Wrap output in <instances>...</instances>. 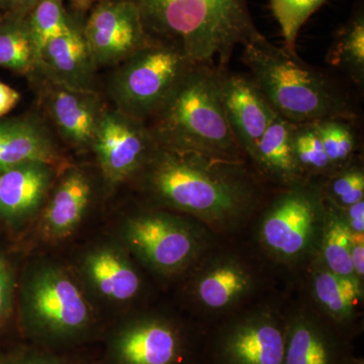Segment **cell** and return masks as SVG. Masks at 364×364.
Listing matches in <instances>:
<instances>
[{
  "label": "cell",
  "instance_id": "cell-30",
  "mask_svg": "<svg viewBox=\"0 0 364 364\" xmlns=\"http://www.w3.org/2000/svg\"><path fill=\"white\" fill-rule=\"evenodd\" d=\"M293 146L301 174L304 172L324 173L333 170L315 124H294Z\"/></svg>",
  "mask_w": 364,
  "mask_h": 364
},
{
  "label": "cell",
  "instance_id": "cell-19",
  "mask_svg": "<svg viewBox=\"0 0 364 364\" xmlns=\"http://www.w3.org/2000/svg\"><path fill=\"white\" fill-rule=\"evenodd\" d=\"M85 272L93 289L111 301H130L140 291L138 272L124 254L114 248L102 247L88 254Z\"/></svg>",
  "mask_w": 364,
  "mask_h": 364
},
{
  "label": "cell",
  "instance_id": "cell-15",
  "mask_svg": "<svg viewBox=\"0 0 364 364\" xmlns=\"http://www.w3.org/2000/svg\"><path fill=\"white\" fill-rule=\"evenodd\" d=\"M286 335L270 318H249L227 335L228 364H284Z\"/></svg>",
  "mask_w": 364,
  "mask_h": 364
},
{
  "label": "cell",
  "instance_id": "cell-1",
  "mask_svg": "<svg viewBox=\"0 0 364 364\" xmlns=\"http://www.w3.org/2000/svg\"><path fill=\"white\" fill-rule=\"evenodd\" d=\"M152 40L173 46L196 65L225 70L237 46L260 35L248 0H128Z\"/></svg>",
  "mask_w": 364,
  "mask_h": 364
},
{
  "label": "cell",
  "instance_id": "cell-2",
  "mask_svg": "<svg viewBox=\"0 0 364 364\" xmlns=\"http://www.w3.org/2000/svg\"><path fill=\"white\" fill-rule=\"evenodd\" d=\"M241 164L157 147L143 170L158 200L218 224L238 218L255 202V188Z\"/></svg>",
  "mask_w": 364,
  "mask_h": 364
},
{
  "label": "cell",
  "instance_id": "cell-6",
  "mask_svg": "<svg viewBox=\"0 0 364 364\" xmlns=\"http://www.w3.org/2000/svg\"><path fill=\"white\" fill-rule=\"evenodd\" d=\"M193 65L173 46L152 40L117 65L107 90L117 111L138 121L152 119Z\"/></svg>",
  "mask_w": 364,
  "mask_h": 364
},
{
  "label": "cell",
  "instance_id": "cell-16",
  "mask_svg": "<svg viewBox=\"0 0 364 364\" xmlns=\"http://www.w3.org/2000/svg\"><path fill=\"white\" fill-rule=\"evenodd\" d=\"M28 162H59L49 131L35 117L0 122V174Z\"/></svg>",
  "mask_w": 364,
  "mask_h": 364
},
{
  "label": "cell",
  "instance_id": "cell-29",
  "mask_svg": "<svg viewBox=\"0 0 364 364\" xmlns=\"http://www.w3.org/2000/svg\"><path fill=\"white\" fill-rule=\"evenodd\" d=\"M326 0H270V9L279 23L284 49L296 54L299 31Z\"/></svg>",
  "mask_w": 364,
  "mask_h": 364
},
{
  "label": "cell",
  "instance_id": "cell-27",
  "mask_svg": "<svg viewBox=\"0 0 364 364\" xmlns=\"http://www.w3.org/2000/svg\"><path fill=\"white\" fill-rule=\"evenodd\" d=\"M350 235L344 218L331 213L323 236V256L330 272L358 279L352 267Z\"/></svg>",
  "mask_w": 364,
  "mask_h": 364
},
{
  "label": "cell",
  "instance_id": "cell-28",
  "mask_svg": "<svg viewBox=\"0 0 364 364\" xmlns=\"http://www.w3.org/2000/svg\"><path fill=\"white\" fill-rule=\"evenodd\" d=\"M314 124L333 170L346 166L358 147L352 122L344 119H325Z\"/></svg>",
  "mask_w": 364,
  "mask_h": 364
},
{
  "label": "cell",
  "instance_id": "cell-21",
  "mask_svg": "<svg viewBox=\"0 0 364 364\" xmlns=\"http://www.w3.org/2000/svg\"><path fill=\"white\" fill-rule=\"evenodd\" d=\"M39 55L26 16L0 14V66L35 75Z\"/></svg>",
  "mask_w": 364,
  "mask_h": 364
},
{
  "label": "cell",
  "instance_id": "cell-13",
  "mask_svg": "<svg viewBox=\"0 0 364 364\" xmlns=\"http://www.w3.org/2000/svg\"><path fill=\"white\" fill-rule=\"evenodd\" d=\"M42 97L60 136L76 149L91 148L105 109L95 91L75 90L46 80Z\"/></svg>",
  "mask_w": 364,
  "mask_h": 364
},
{
  "label": "cell",
  "instance_id": "cell-26",
  "mask_svg": "<svg viewBox=\"0 0 364 364\" xmlns=\"http://www.w3.org/2000/svg\"><path fill=\"white\" fill-rule=\"evenodd\" d=\"M26 18L39 53L48 42L64 35L77 23L67 13L64 0H40Z\"/></svg>",
  "mask_w": 364,
  "mask_h": 364
},
{
  "label": "cell",
  "instance_id": "cell-22",
  "mask_svg": "<svg viewBox=\"0 0 364 364\" xmlns=\"http://www.w3.org/2000/svg\"><path fill=\"white\" fill-rule=\"evenodd\" d=\"M250 284V277L243 267L233 261H224L200 277L196 284V296L207 308L222 310L247 293Z\"/></svg>",
  "mask_w": 364,
  "mask_h": 364
},
{
  "label": "cell",
  "instance_id": "cell-33",
  "mask_svg": "<svg viewBox=\"0 0 364 364\" xmlns=\"http://www.w3.org/2000/svg\"><path fill=\"white\" fill-rule=\"evenodd\" d=\"M14 282L11 267L0 256V325L6 321L13 305Z\"/></svg>",
  "mask_w": 364,
  "mask_h": 364
},
{
  "label": "cell",
  "instance_id": "cell-23",
  "mask_svg": "<svg viewBox=\"0 0 364 364\" xmlns=\"http://www.w3.org/2000/svg\"><path fill=\"white\" fill-rule=\"evenodd\" d=\"M329 65L346 74L356 85L364 82V14L358 6L339 28L327 54Z\"/></svg>",
  "mask_w": 364,
  "mask_h": 364
},
{
  "label": "cell",
  "instance_id": "cell-32",
  "mask_svg": "<svg viewBox=\"0 0 364 364\" xmlns=\"http://www.w3.org/2000/svg\"><path fill=\"white\" fill-rule=\"evenodd\" d=\"M0 364H71L44 348H28L0 358Z\"/></svg>",
  "mask_w": 364,
  "mask_h": 364
},
{
  "label": "cell",
  "instance_id": "cell-37",
  "mask_svg": "<svg viewBox=\"0 0 364 364\" xmlns=\"http://www.w3.org/2000/svg\"><path fill=\"white\" fill-rule=\"evenodd\" d=\"M21 95L11 86L0 82V117L11 111L20 102Z\"/></svg>",
  "mask_w": 364,
  "mask_h": 364
},
{
  "label": "cell",
  "instance_id": "cell-14",
  "mask_svg": "<svg viewBox=\"0 0 364 364\" xmlns=\"http://www.w3.org/2000/svg\"><path fill=\"white\" fill-rule=\"evenodd\" d=\"M97 68L83 37L82 26L75 23L68 32L43 48L38 73L56 85L95 91Z\"/></svg>",
  "mask_w": 364,
  "mask_h": 364
},
{
  "label": "cell",
  "instance_id": "cell-4",
  "mask_svg": "<svg viewBox=\"0 0 364 364\" xmlns=\"http://www.w3.org/2000/svg\"><path fill=\"white\" fill-rule=\"evenodd\" d=\"M243 61L273 111L289 123L356 119L343 91L298 55L273 45L262 33L243 45Z\"/></svg>",
  "mask_w": 364,
  "mask_h": 364
},
{
  "label": "cell",
  "instance_id": "cell-11",
  "mask_svg": "<svg viewBox=\"0 0 364 364\" xmlns=\"http://www.w3.org/2000/svg\"><path fill=\"white\" fill-rule=\"evenodd\" d=\"M107 350L111 364H176L182 345L173 326L158 318H143L114 331Z\"/></svg>",
  "mask_w": 364,
  "mask_h": 364
},
{
  "label": "cell",
  "instance_id": "cell-24",
  "mask_svg": "<svg viewBox=\"0 0 364 364\" xmlns=\"http://www.w3.org/2000/svg\"><path fill=\"white\" fill-rule=\"evenodd\" d=\"M334 354L329 340L317 326L296 321L286 335L284 364H333Z\"/></svg>",
  "mask_w": 364,
  "mask_h": 364
},
{
  "label": "cell",
  "instance_id": "cell-12",
  "mask_svg": "<svg viewBox=\"0 0 364 364\" xmlns=\"http://www.w3.org/2000/svg\"><path fill=\"white\" fill-rule=\"evenodd\" d=\"M221 93L230 128L245 156L251 159L277 112L248 76L223 70Z\"/></svg>",
  "mask_w": 364,
  "mask_h": 364
},
{
  "label": "cell",
  "instance_id": "cell-20",
  "mask_svg": "<svg viewBox=\"0 0 364 364\" xmlns=\"http://www.w3.org/2000/svg\"><path fill=\"white\" fill-rule=\"evenodd\" d=\"M294 124L275 114L251 158L267 176L289 186L301 176L294 157Z\"/></svg>",
  "mask_w": 364,
  "mask_h": 364
},
{
  "label": "cell",
  "instance_id": "cell-38",
  "mask_svg": "<svg viewBox=\"0 0 364 364\" xmlns=\"http://www.w3.org/2000/svg\"><path fill=\"white\" fill-rule=\"evenodd\" d=\"M69 6L72 9V18L83 26L86 16L90 13L91 7L95 4V0H68Z\"/></svg>",
  "mask_w": 364,
  "mask_h": 364
},
{
  "label": "cell",
  "instance_id": "cell-34",
  "mask_svg": "<svg viewBox=\"0 0 364 364\" xmlns=\"http://www.w3.org/2000/svg\"><path fill=\"white\" fill-rule=\"evenodd\" d=\"M350 256L354 274L358 279L364 274V233L351 232Z\"/></svg>",
  "mask_w": 364,
  "mask_h": 364
},
{
  "label": "cell",
  "instance_id": "cell-18",
  "mask_svg": "<svg viewBox=\"0 0 364 364\" xmlns=\"http://www.w3.org/2000/svg\"><path fill=\"white\" fill-rule=\"evenodd\" d=\"M92 196V184L83 170H67L43 215V229L53 239L65 238L83 219Z\"/></svg>",
  "mask_w": 364,
  "mask_h": 364
},
{
  "label": "cell",
  "instance_id": "cell-9",
  "mask_svg": "<svg viewBox=\"0 0 364 364\" xmlns=\"http://www.w3.org/2000/svg\"><path fill=\"white\" fill-rule=\"evenodd\" d=\"M82 33L97 67L119 65L152 41L128 0H95Z\"/></svg>",
  "mask_w": 364,
  "mask_h": 364
},
{
  "label": "cell",
  "instance_id": "cell-31",
  "mask_svg": "<svg viewBox=\"0 0 364 364\" xmlns=\"http://www.w3.org/2000/svg\"><path fill=\"white\" fill-rule=\"evenodd\" d=\"M347 166V165H346ZM342 167L330 182L328 198L333 205L341 208L361 202L364 198V174L356 166Z\"/></svg>",
  "mask_w": 364,
  "mask_h": 364
},
{
  "label": "cell",
  "instance_id": "cell-35",
  "mask_svg": "<svg viewBox=\"0 0 364 364\" xmlns=\"http://www.w3.org/2000/svg\"><path fill=\"white\" fill-rule=\"evenodd\" d=\"M347 226L351 232L364 233V200L344 208Z\"/></svg>",
  "mask_w": 364,
  "mask_h": 364
},
{
  "label": "cell",
  "instance_id": "cell-5",
  "mask_svg": "<svg viewBox=\"0 0 364 364\" xmlns=\"http://www.w3.org/2000/svg\"><path fill=\"white\" fill-rule=\"evenodd\" d=\"M21 322L40 346L73 343L93 323L92 310L77 282L57 265H36L21 289Z\"/></svg>",
  "mask_w": 364,
  "mask_h": 364
},
{
  "label": "cell",
  "instance_id": "cell-17",
  "mask_svg": "<svg viewBox=\"0 0 364 364\" xmlns=\"http://www.w3.org/2000/svg\"><path fill=\"white\" fill-rule=\"evenodd\" d=\"M53 179V166L28 162L0 174V215L21 219L33 214L45 200Z\"/></svg>",
  "mask_w": 364,
  "mask_h": 364
},
{
  "label": "cell",
  "instance_id": "cell-7",
  "mask_svg": "<svg viewBox=\"0 0 364 364\" xmlns=\"http://www.w3.org/2000/svg\"><path fill=\"white\" fill-rule=\"evenodd\" d=\"M289 186L268 208L260 228L265 247L287 260L306 252L323 210L322 193L317 186L301 181Z\"/></svg>",
  "mask_w": 364,
  "mask_h": 364
},
{
  "label": "cell",
  "instance_id": "cell-10",
  "mask_svg": "<svg viewBox=\"0 0 364 364\" xmlns=\"http://www.w3.org/2000/svg\"><path fill=\"white\" fill-rule=\"evenodd\" d=\"M156 148L144 122L117 109H105L91 144L105 178L114 184L143 170Z\"/></svg>",
  "mask_w": 364,
  "mask_h": 364
},
{
  "label": "cell",
  "instance_id": "cell-25",
  "mask_svg": "<svg viewBox=\"0 0 364 364\" xmlns=\"http://www.w3.org/2000/svg\"><path fill=\"white\" fill-rule=\"evenodd\" d=\"M360 282L355 277H343L323 270L315 277L314 293L326 312L335 318L349 317L360 299Z\"/></svg>",
  "mask_w": 364,
  "mask_h": 364
},
{
  "label": "cell",
  "instance_id": "cell-8",
  "mask_svg": "<svg viewBox=\"0 0 364 364\" xmlns=\"http://www.w3.org/2000/svg\"><path fill=\"white\" fill-rule=\"evenodd\" d=\"M127 244L144 262L160 272L183 269L195 259L200 240L188 223L162 213H145L127 221Z\"/></svg>",
  "mask_w": 364,
  "mask_h": 364
},
{
  "label": "cell",
  "instance_id": "cell-36",
  "mask_svg": "<svg viewBox=\"0 0 364 364\" xmlns=\"http://www.w3.org/2000/svg\"><path fill=\"white\" fill-rule=\"evenodd\" d=\"M40 0H0V11L4 14L28 16Z\"/></svg>",
  "mask_w": 364,
  "mask_h": 364
},
{
  "label": "cell",
  "instance_id": "cell-3",
  "mask_svg": "<svg viewBox=\"0 0 364 364\" xmlns=\"http://www.w3.org/2000/svg\"><path fill=\"white\" fill-rule=\"evenodd\" d=\"M193 64L149 128L157 147L225 161L245 156L228 123L223 105L221 72Z\"/></svg>",
  "mask_w": 364,
  "mask_h": 364
}]
</instances>
